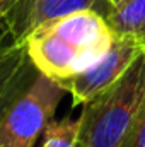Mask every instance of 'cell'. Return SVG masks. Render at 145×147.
<instances>
[{
    "instance_id": "6da1fadb",
    "label": "cell",
    "mask_w": 145,
    "mask_h": 147,
    "mask_svg": "<svg viewBox=\"0 0 145 147\" xmlns=\"http://www.w3.org/2000/svg\"><path fill=\"white\" fill-rule=\"evenodd\" d=\"M114 38L106 17L89 9L38 26L24 45L38 72L63 82L94 65Z\"/></svg>"
},
{
    "instance_id": "7a4b0ae2",
    "label": "cell",
    "mask_w": 145,
    "mask_h": 147,
    "mask_svg": "<svg viewBox=\"0 0 145 147\" xmlns=\"http://www.w3.org/2000/svg\"><path fill=\"white\" fill-rule=\"evenodd\" d=\"M144 115L145 53L116 84L84 105L79 116V147H123Z\"/></svg>"
},
{
    "instance_id": "3957f363",
    "label": "cell",
    "mask_w": 145,
    "mask_h": 147,
    "mask_svg": "<svg viewBox=\"0 0 145 147\" xmlns=\"http://www.w3.org/2000/svg\"><path fill=\"white\" fill-rule=\"evenodd\" d=\"M67 91L43 74L12 103L0 121V147H36Z\"/></svg>"
},
{
    "instance_id": "277c9868",
    "label": "cell",
    "mask_w": 145,
    "mask_h": 147,
    "mask_svg": "<svg viewBox=\"0 0 145 147\" xmlns=\"http://www.w3.org/2000/svg\"><path fill=\"white\" fill-rule=\"evenodd\" d=\"M144 53V41L116 36L111 48L94 65L60 84L72 96L73 105L91 103L116 84Z\"/></svg>"
},
{
    "instance_id": "5b68a950",
    "label": "cell",
    "mask_w": 145,
    "mask_h": 147,
    "mask_svg": "<svg viewBox=\"0 0 145 147\" xmlns=\"http://www.w3.org/2000/svg\"><path fill=\"white\" fill-rule=\"evenodd\" d=\"M89 9L97 10L103 16L109 10L106 0H19L7 17L17 41H24L38 26Z\"/></svg>"
},
{
    "instance_id": "8992f818",
    "label": "cell",
    "mask_w": 145,
    "mask_h": 147,
    "mask_svg": "<svg viewBox=\"0 0 145 147\" xmlns=\"http://www.w3.org/2000/svg\"><path fill=\"white\" fill-rule=\"evenodd\" d=\"M24 41H15L0 55V121L12 103L38 77Z\"/></svg>"
},
{
    "instance_id": "52a82bcc",
    "label": "cell",
    "mask_w": 145,
    "mask_h": 147,
    "mask_svg": "<svg viewBox=\"0 0 145 147\" xmlns=\"http://www.w3.org/2000/svg\"><path fill=\"white\" fill-rule=\"evenodd\" d=\"M118 38H132L145 43V0H125L104 16Z\"/></svg>"
},
{
    "instance_id": "ba28073f",
    "label": "cell",
    "mask_w": 145,
    "mask_h": 147,
    "mask_svg": "<svg viewBox=\"0 0 145 147\" xmlns=\"http://www.w3.org/2000/svg\"><path fill=\"white\" fill-rule=\"evenodd\" d=\"M80 120H51L41 135V147H79Z\"/></svg>"
},
{
    "instance_id": "9c48e42d",
    "label": "cell",
    "mask_w": 145,
    "mask_h": 147,
    "mask_svg": "<svg viewBox=\"0 0 145 147\" xmlns=\"http://www.w3.org/2000/svg\"><path fill=\"white\" fill-rule=\"evenodd\" d=\"M123 147H145V115L133 127V130L130 132Z\"/></svg>"
},
{
    "instance_id": "30bf717a",
    "label": "cell",
    "mask_w": 145,
    "mask_h": 147,
    "mask_svg": "<svg viewBox=\"0 0 145 147\" xmlns=\"http://www.w3.org/2000/svg\"><path fill=\"white\" fill-rule=\"evenodd\" d=\"M15 41H17V38L14 34V29L10 26V21H9V17H5L3 21H0V55L9 46H12Z\"/></svg>"
},
{
    "instance_id": "8fae6325",
    "label": "cell",
    "mask_w": 145,
    "mask_h": 147,
    "mask_svg": "<svg viewBox=\"0 0 145 147\" xmlns=\"http://www.w3.org/2000/svg\"><path fill=\"white\" fill-rule=\"evenodd\" d=\"M19 0H0V21H3L10 12L12 9L17 5Z\"/></svg>"
},
{
    "instance_id": "7c38bea8",
    "label": "cell",
    "mask_w": 145,
    "mask_h": 147,
    "mask_svg": "<svg viewBox=\"0 0 145 147\" xmlns=\"http://www.w3.org/2000/svg\"><path fill=\"white\" fill-rule=\"evenodd\" d=\"M125 0H106V3H108L109 9H113V7H116V5H119V3H123Z\"/></svg>"
}]
</instances>
